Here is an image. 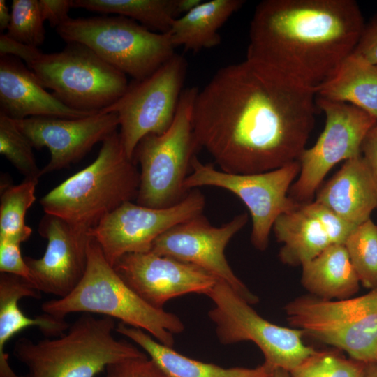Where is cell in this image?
I'll return each instance as SVG.
<instances>
[{
  "label": "cell",
  "instance_id": "24",
  "mask_svg": "<svg viewBox=\"0 0 377 377\" xmlns=\"http://www.w3.org/2000/svg\"><path fill=\"white\" fill-rule=\"evenodd\" d=\"M301 283L311 295L325 300L351 297L360 281L344 244H332L302 265Z\"/></svg>",
  "mask_w": 377,
  "mask_h": 377
},
{
  "label": "cell",
  "instance_id": "39",
  "mask_svg": "<svg viewBox=\"0 0 377 377\" xmlns=\"http://www.w3.org/2000/svg\"><path fill=\"white\" fill-rule=\"evenodd\" d=\"M11 20V13L5 0H0V31L8 29Z\"/></svg>",
  "mask_w": 377,
  "mask_h": 377
},
{
  "label": "cell",
  "instance_id": "15",
  "mask_svg": "<svg viewBox=\"0 0 377 377\" xmlns=\"http://www.w3.org/2000/svg\"><path fill=\"white\" fill-rule=\"evenodd\" d=\"M247 221L248 215L243 213L216 227L200 214L161 235L154 242L151 251L200 267L226 283L250 304H256L258 297L235 274L224 254L230 239Z\"/></svg>",
  "mask_w": 377,
  "mask_h": 377
},
{
  "label": "cell",
  "instance_id": "37",
  "mask_svg": "<svg viewBox=\"0 0 377 377\" xmlns=\"http://www.w3.org/2000/svg\"><path fill=\"white\" fill-rule=\"evenodd\" d=\"M40 50L9 38L6 34L0 36V55H10L29 64Z\"/></svg>",
  "mask_w": 377,
  "mask_h": 377
},
{
  "label": "cell",
  "instance_id": "41",
  "mask_svg": "<svg viewBox=\"0 0 377 377\" xmlns=\"http://www.w3.org/2000/svg\"><path fill=\"white\" fill-rule=\"evenodd\" d=\"M272 377H291L290 372L280 368L275 369Z\"/></svg>",
  "mask_w": 377,
  "mask_h": 377
},
{
  "label": "cell",
  "instance_id": "6",
  "mask_svg": "<svg viewBox=\"0 0 377 377\" xmlns=\"http://www.w3.org/2000/svg\"><path fill=\"white\" fill-rule=\"evenodd\" d=\"M198 91L195 87L184 89L169 128L145 136L137 145L133 158L140 168L137 204L165 208L187 195L184 184L197 151L192 117Z\"/></svg>",
  "mask_w": 377,
  "mask_h": 377
},
{
  "label": "cell",
  "instance_id": "9",
  "mask_svg": "<svg viewBox=\"0 0 377 377\" xmlns=\"http://www.w3.org/2000/svg\"><path fill=\"white\" fill-rule=\"evenodd\" d=\"M287 320L319 341L364 364L377 362V289L355 297H299L284 307Z\"/></svg>",
  "mask_w": 377,
  "mask_h": 377
},
{
  "label": "cell",
  "instance_id": "29",
  "mask_svg": "<svg viewBox=\"0 0 377 377\" xmlns=\"http://www.w3.org/2000/svg\"><path fill=\"white\" fill-rule=\"evenodd\" d=\"M344 246L360 283L377 289V224L371 219L357 226Z\"/></svg>",
  "mask_w": 377,
  "mask_h": 377
},
{
  "label": "cell",
  "instance_id": "4",
  "mask_svg": "<svg viewBox=\"0 0 377 377\" xmlns=\"http://www.w3.org/2000/svg\"><path fill=\"white\" fill-rule=\"evenodd\" d=\"M87 253V269L79 284L67 296L43 302L42 311L61 318L75 312L102 314L145 330L161 343L172 347L173 334L184 329L180 319L140 297L108 262L93 237Z\"/></svg>",
  "mask_w": 377,
  "mask_h": 377
},
{
  "label": "cell",
  "instance_id": "26",
  "mask_svg": "<svg viewBox=\"0 0 377 377\" xmlns=\"http://www.w3.org/2000/svg\"><path fill=\"white\" fill-rule=\"evenodd\" d=\"M316 96L343 102L366 111L377 120V64L351 54Z\"/></svg>",
  "mask_w": 377,
  "mask_h": 377
},
{
  "label": "cell",
  "instance_id": "12",
  "mask_svg": "<svg viewBox=\"0 0 377 377\" xmlns=\"http://www.w3.org/2000/svg\"><path fill=\"white\" fill-rule=\"evenodd\" d=\"M185 58L175 54L153 74L133 80L114 103L101 112H115L119 137L127 156L133 159L139 142L149 134L161 135L172 124L186 77Z\"/></svg>",
  "mask_w": 377,
  "mask_h": 377
},
{
  "label": "cell",
  "instance_id": "21",
  "mask_svg": "<svg viewBox=\"0 0 377 377\" xmlns=\"http://www.w3.org/2000/svg\"><path fill=\"white\" fill-rule=\"evenodd\" d=\"M23 297L39 299L40 291L21 277L0 273V377H22L13 370L6 352L7 343L15 334L27 327H37L45 336L57 337L70 326L65 318L49 313L27 316L18 306Z\"/></svg>",
  "mask_w": 377,
  "mask_h": 377
},
{
  "label": "cell",
  "instance_id": "27",
  "mask_svg": "<svg viewBox=\"0 0 377 377\" xmlns=\"http://www.w3.org/2000/svg\"><path fill=\"white\" fill-rule=\"evenodd\" d=\"M73 8L117 14L162 34L181 16L179 0H73Z\"/></svg>",
  "mask_w": 377,
  "mask_h": 377
},
{
  "label": "cell",
  "instance_id": "7",
  "mask_svg": "<svg viewBox=\"0 0 377 377\" xmlns=\"http://www.w3.org/2000/svg\"><path fill=\"white\" fill-rule=\"evenodd\" d=\"M56 31L66 43L87 46L136 81L153 74L175 54L168 33L153 31L121 15L70 17Z\"/></svg>",
  "mask_w": 377,
  "mask_h": 377
},
{
  "label": "cell",
  "instance_id": "22",
  "mask_svg": "<svg viewBox=\"0 0 377 377\" xmlns=\"http://www.w3.org/2000/svg\"><path fill=\"white\" fill-rule=\"evenodd\" d=\"M272 229L277 241L283 243L279 257L288 265L302 266L334 244L313 201L280 215Z\"/></svg>",
  "mask_w": 377,
  "mask_h": 377
},
{
  "label": "cell",
  "instance_id": "5",
  "mask_svg": "<svg viewBox=\"0 0 377 377\" xmlns=\"http://www.w3.org/2000/svg\"><path fill=\"white\" fill-rule=\"evenodd\" d=\"M116 327L112 318L84 313L59 337L37 342L18 339L13 352L27 368L22 377H95L113 363L147 355L116 339Z\"/></svg>",
  "mask_w": 377,
  "mask_h": 377
},
{
  "label": "cell",
  "instance_id": "30",
  "mask_svg": "<svg viewBox=\"0 0 377 377\" xmlns=\"http://www.w3.org/2000/svg\"><path fill=\"white\" fill-rule=\"evenodd\" d=\"M33 148L13 119L0 113L1 154L24 176V179H38L43 173L36 162Z\"/></svg>",
  "mask_w": 377,
  "mask_h": 377
},
{
  "label": "cell",
  "instance_id": "8",
  "mask_svg": "<svg viewBox=\"0 0 377 377\" xmlns=\"http://www.w3.org/2000/svg\"><path fill=\"white\" fill-rule=\"evenodd\" d=\"M27 67L56 98L80 111L101 112L119 99L129 84L125 74L78 43H68L57 52L40 51Z\"/></svg>",
  "mask_w": 377,
  "mask_h": 377
},
{
  "label": "cell",
  "instance_id": "2",
  "mask_svg": "<svg viewBox=\"0 0 377 377\" xmlns=\"http://www.w3.org/2000/svg\"><path fill=\"white\" fill-rule=\"evenodd\" d=\"M364 25L353 0H265L251 21L246 59L317 92L353 53Z\"/></svg>",
  "mask_w": 377,
  "mask_h": 377
},
{
  "label": "cell",
  "instance_id": "1",
  "mask_svg": "<svg viewBox=\"0 0 377 377\" xmlns=\"http://www.w3.org/2000/svg\"><path fill=\"white\" fill-rule=\"evenodd\" d=\"M316 91L246 59L219 69L195 98L197 150L220 170L271 171L297 161L315 123Z\"/></svg>",
  "mask_w": 377,
  "mask_h": 377
},
{
  "label": "cell",
  "instance_id": "19",
  "mask_svg": "<svg viewBox=\"0 0 377 377\" xmlns=\"http://www.w3.org/2000/svg\"><path fill=\"white\" fill-rule=\"evenodd\" d=\"M0 113L20 120L32 117L76 119L97 112L80 111L65 105L45 90L21 59L1 55Z\"/></svg>",
  "mask_w": 377,
  "mask_h": 377
},
{
  "label": "cell",
  "instance_id": "33",
  "mask_svg": "<svg viewBox=\"0 0 377 377\" xmlns=\"http://www.w3.org/2000/svg\"><path fill=\"white\" fill-rule=\"evenodd\" d=\"M105 377H168L148 356L119 361L107 367Z\"/></svg>",
  "mask_w": 377,
  "mask_h": 377
},
{
  "label": "cell",
  "instance_id": "14",
  "mask_svg": "<svg viewBox=\"0 0 377 377\" xmlns=\"http://www.w3.org/2000/svg\"><path fill=\"white\" fill-rule=\"evenodd\" d=\"M205 206V196L197 188L190 190L178 203L165 208L126 202L104 217L89 234L113 267L126 254L151 251L161 235L202 214Z\"/></svg>",
  "mask_w": 377,
  "mask_h": 377
},
{
  "label": "cell",
  "instance_id": "17",
  "mask_svg": "<svg viewBox=\"0 0 377 377\" xmlns=\"http://www.w3.org/2000/svg\"><path fill=\"white\" fill-rule=\"evenodd\" d=\"M13 121L34 148L49 149L50 160L42 169L43 175L80 161L119 126L115 112H99L76 119L32 117Z\"/></svg>",
  "mask_w": 377,
  "mask_h": 377
},
{
  "label": "cell",
  "instance_id": "3",
  "mask_svg": "<svg viewBox=\"0 0 377 377\" xmlns=\"http://www.w3.org/2000/svg\"><path fill=\"white\" fill-rule=\"evenodd\" d=\"M139 185L140 171L117 131L102 142L93 163L48 192L40 203L45 214L89 232L124 203L136 199Z\"/></svg>",
  "mask_w": 377,
  "mask_h": 377
},
{
  "label": "cell",
  "instance_id": "13",
  "mask_svg": "<svg viewBox=\"0 0 377 377\" xmlns=\"http://www.w3.org/2000/svg\"><path fill=\"white\" fill-rule=\"evenodd\" d=\"M316 98V105L325 114V125L315 145L306 148L298 159L300 175L288 193L299 204L313 201L323 179L336 164L362 154L366 135L377 124L373 116L357 106Z\"/></svg>",
  "mask_w": 377,
  "mask_h": 377
},
{
  "label": "cell",
  "instance_id": "35",
  "mask_svg": "<svg viewBox=\"0 0 377 377\" xmlns=\"http://www.w3.org/2000/svg\"><path fill=\"white\" fill-rule=\"evenodd\" d=\"M352 54L369 63L377 64V13L365 24Z\"/></svg>",
  "mask_w": 377,
  "mask_h": 377
},
{
  "label": "cell",
  "instance_id": "36",
  "mask_svg": "<svg viewBox=\"0 0 377 377\" xmlns=\"http://www.w3.org/2000/svg\"><path fill=\"white\" fill-rule=\"evenodd\" d=\"M38 4L43 21L55 29L70 18L68 13L73 8V0H38Z\"/></svg>",
  "mask_w": 377,
  "mask_h": 377
},
{
  "label": "cell",
  "instance_id": "10",
  "mask_svg": "<svg viewBox=\"0 0 377 377\" xmlns=\"http://www.w3.org/2000/svg\"><path fill=\"white\" fill-rule=\"evenodd\" d=\"M207 295L214 303L209 316L221 343L252 341L263 353L265 363L289 372L315 353L303 342L302 330L265 320L224 281L219 280Z\"/></svg>",
  "mask_w": 377,
  "mask_h": 377
},
{
  "label": "cell",
  "instance_id": "11",
  "mask_svg": "<svg viewBox=\"0 0 377 377\" xmlns=\"http://www.w3.org/2000/svg\"><path fill=\"white\" fill-rule=\"evenodd\" d=\"M191 169L192 172L184 184L187 191L200 186H215L230 191L242 200L252 219L251 242L260 251L267 248L277 218L300 205L288 195L300 172L298 160L268 172L233 174L218 170L213 164L203 163L194 156Z\"/></svg>",
  "mask_w": 377,
  "mask_h": 377
},
{
  "label": "cell",
  "instance_id": "38",
  "mask_svg": "<svg viewBox=\"0 0 377 377\" xmlns=\"http://www.w3.org/2000/svg\"><path fill=\"white\" fill-rule=\"evenodd\" d=\"M361 154L377 177V124L366 135L362 145Z\"/></svg>",
  "mask_w": 377,
  "mask_h": 377
},
{
  "label": "cell",
  "instance_id": "16",
  "mask_svg": "<svg viewBox=\"0 0 377 377\" xmlns=\"http://www.w3.org/2000/svg\"><path fill=\"white\" fill-rule=\"evenodd\" d=\"M113 267L140 297L156 309L188 293L207 295L219 280L194 265L151 251L126 254Z\"/></svg>",
  "mask_w": 377,
  "mask_h": 377
},
{
  "label": "cell",
  "instance_id": "25",
  "mask_svg": "<svg viewBox=\"0 0 377 377\" xmlns=\"http://www.w3.org/2000/svg\"><path fill=\"white\" fill-rule=\"evenodd\" d=\"M245 3L244 0L202 1L172 22L168 32L172 45L198 52L221 43L218 31Z\"/></svg>",
  "mask_w": 377,
  "mask_h": 377
},
{
  "label": "cell",
  "instance_id": "23",
  "mask_svg": "<svg viewBox=\"0 0 377 377\" xmlns=\"http://www.w3.org/2000/svg\"><path fill=\"white\" fill-rule=\"evenodd\" d=\"M115 331L138 345L168 377H272L275 369L265 362L254 368H224L182 355L142 329L120 322Z\"/></svg>",
  "mask_w": 377,
  "mask_h": 377
},
{
  "label": "cell",
  "instance_id": "20",
  "mask_svg": "<svg viewBox=\"0 0 377 377\" xmlns=\"http://www.w3.org/2000/svg\"><path fill=\"white\" fill-rule=\"evenodd\" d=\"M313 200L357 227L377 209V177L359 155L346 161L317 191Z\"/></svg>",
  "mask_w": 377,
  "mask_h": 377
},
{
  "label": "cell",
  "instance_id": "28",
  "mask_svg": "<svg viewBox=\"0 0 377 377\" xmlns=\"http://www.w3.org/2000/svg\"><path fill=\"white\" fill-rule=\"evenodd\" d=\"M37 179H24L17 185L1 186L0 240L20 244L32 230L25 223L27 210L36 200Z\"/></svg>",
  "mask_w": 377,
  "mask_h": 377
},
{
  "label": "cell",
  "instance_id": "32",
  "mask_svg": "<svg viewBox=\"0 0 377 377\" xmlns=\"http://www.w3.org/2000/svg\"><path fill=\"white\" fill-rule=\"evenodd\" d=\"M366 364L333 352L316 350L290 374L291 377H365Z\"/></svg>",
  "mask_w": 377,
  "mask_h": 377
},
{
  "label": "cell",
  "instance_id": "18",
  "mask_svg": "<svg viewBox=\"0 0 377 377\" xmlns=\"http://www.w3.org/2000/svg\"><path fill=\"white\" fill-rule=\"evenodd\" d=\"M38 232L47 242L44 255L40 258L24 257L35 286L40 292L64 297L84 275L92 237L48 214L42 218Z\"/></svg>",
  "mask_w": 377,
  "mask_h": 377
},
{
  "label": "cell",
  "instance_id": "34",
  "mask_svg": "<svg viewBox=\"0 0 377 377\" xmlns=\"http://www.w3.org/2000/svg\"><path fill=\"white\" fill-rule=\"evenodd\" d=\"M20 246L17 243L0 240V272L21 277L36 288L33 276L22 256Z\"/></svg>",
  "mask_w": 377,
  "mask_h": 377
},
{
  "label": "cell",
  "instance_id": "40",
  "mask_svg": "<svg viewBox=\"0 0 377 377\" xmlns=\"http://www.w3.org/2000/svg\"><path fill=\"white\" fill-rule=\"evenodd\" d=\"M365 377H377V362L368 364Z\"/></svg>",
  "mask_w": 377,
  "mask_h": 377
},
{
  "label": "cell",
  "instance_id": "31",
  "mask_svg": "<svg viewBox=\"0 0 377 377\" xmlns=\"http://www.w3.org/2000/svg\"><path fill=\"white\" fill-rule=\"evenodd\" d=\"M11 20L6 35L28 46L38 47L45 37L38 0H13Z\"/></svg>",
  "mask_w": 377,
  "mask_h": 377
}]
</instances>
